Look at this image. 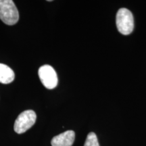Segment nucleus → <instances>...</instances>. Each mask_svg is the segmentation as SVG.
<instances>
[{"instance_id": "f257e3e1", "label": "nucleus", "mask_w": 146, "mask_h": 146, "mask_svg": "<svg viewBox=\"0 0 146 146\" xmlns=\"http://www.w3.org/2000/svg\"><path fill=\"white\" fill-rule=\"evenodd\" d=\"M0 19L7 25H16L19 13L12 0H0Z\"/></svg>"}, {"instance_id": "7ed1b4c3", "label": "nucleus", "mask_w": 146, "mask_h": 146, "mask_svg": "<svg viewBox=\"0 0 146 146\" xmlns=\"http://www.w3.org/2000/svg\"><path fill=\"white\" fill-rule=\"evenodd\" d=\"M35 112L31 110H25L16 118L14 123V131L18 134H22L31 128L36 121Z\"/></svg>"}, {"instance_id": "f03ea898", "label": "nucleus", "mask_w": 146, "mask_h": 146, "mask_svg": "<svg viewBox=\"0 0 146 146\" xmlns=\"http://www.w3.org/2000/svg\"><path fill=\"white\" fill-rule=\"evenodd\" d=\"M116 27L120 33L128 35L134 29V18L130 10L127 8H120L116 14Z\"/></svg>"}, {"instance_id": "0eeeda50", "label": "nucleus", "mask_w": 146, "mask_h": 146, "mask_svg": "<svg viewBox=\"0 0 146 146\" xmlns=\"http://www.w3.org/2000/svg\"><path fill=\"white\" fill-rule=\"evenodd\" d=\"M84 146H100L98 138L94 133H89L87 137Z\"/></svg>"}, {"instance_id": "423d86ee", "label": "nucleus", "mask_w": 146, "mask_h": 146, "mask_svg": "<svg viewBox=\"0 0 146 146\" xmlns=\"http://www.w3.org/2000/svg\"><path fill=\"white\" fill-rule=\"evenodd\" d=\"M15 78L14 71L8 66L0 64V83L9 84L12 83Z\"/></svg>"}, {"instance_id": "39448f33", "label": "nucleus", "mask_w": 146, "mask_h": 146, "mask_svg": "<svg viewBox=\"0 0 146 146\" xmlns=\"http://www.w3.org/2000/svg\"><path fill=\"white\" fill-rule=\"evenodd\" d=\"M75 139L73 131H67L54 137L52 139V146H72Z\"/></svg>"}, {"instance_id": "20e7f679", "label": "nucleus", "mask_w": 146, "mask_h": 146, "mask_svg": "<svg viewBox=\"0 0 146 146\" xmlns=\"http://www.w3.org/2000/svg\"><path fill=\"white\" fill-rule=\"evenodd\" d=\"M38 74L42 84L47 89H52L57 86L58 76L52 66L50 65L42 66L39 69Z\"/></svg>"}]
</instances>
